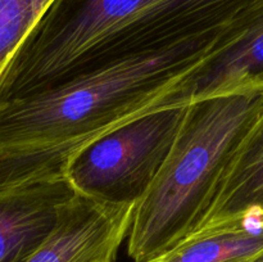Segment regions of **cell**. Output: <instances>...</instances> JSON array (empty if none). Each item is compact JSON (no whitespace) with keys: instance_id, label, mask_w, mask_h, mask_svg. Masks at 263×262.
Masks as SVG:
<instances>
[{"instance_id":"1","label":"cell","mask_w":263,"mask_h":262,"mask_svg":"<svg viewBox=\"0 0 263 262\" xmlns=\"http://www.w3.org/2000/svg\"><path fill=\"white\" fill-rule=\"evenodd\" d=\"M233 23L0 104V190L66 177L69 161L105 134L152 110L187 105L182 85L221 48Z\"/></svg>"},{"instance_id":"2","label":"cell","mask_w":263,"mask_h":262,"mask_svg":"<svg viewBox=\"0 0 263 262\" xmlns=\"http://www.w3.org/2000/svg\"><path fill=\"white\" fill-rule=\"evenodd\" d=\"M256 0H54L0 82V104L138 54L218 32Z\"/></svg>"},{"instance_id":"3","label":"cell","mask_w":263,"mask_h":262,"mask_svg":"<svg viewBox=\"0 0 263 262\" xmlns=\"http://www.w3.org/2000/svg\"><path fill=\"white\" fill-rule=\"evenodd\" d=\"M263 113V87H243L186 105L181 128L127 236L135 262H157L202 226L223 175Z\"/></svg>"},{"instance_id":"4","label":"cell","mask_w":263,"mask_h":262,"mask_svg":"<svg viewBox=\"0 0 263 262\" xmlns=\"http://www.w3.org/2000/svg\"><path fill=\"white\" fill-rule=\"evenodd\" d=\"M186 105L152 110L105 134L69 161L66 177L77 193L112 203H136L168 157Z\"/></svg>"},{"instance_id":"5","label":"cell","mask_w":263,"mask_h":262,"mask_svg":"<svg viewBox=\"0 0 263 262\" xmlns=\"http://www.w3.org/2000/svg\"><path fill=\"white\" fill-rule=\"evenodd\" d=\"M136 203H112L77 193L55 228L26 262H115L127 239Z\"/></svg>"},{"instance_id":"6","label":"cell","mask_w":263,"mask_h":262,"mask_svg":"<svg viewBox=\"0 0 263 262\" xmlns=\"http://www.w3.org/2000/svg\"><path fill=\"white\" fill-rule=\"evenodd\" d=\"M243 87H263V0H256L234 21L221 48L187 79L184 104Z\"/></svg>"},{"instance_id":"7","label":"cell","mask_w":263,"mask_h":262,"mask_svg":"<svg viewBox=\"0 0 263 262\" xmlns=\"http://www.w3.org/2000/svg\"><path fill=\"white\" fill-rule=\"evenodd\" d=\"M74 194L67 177L0 190V262H26L50 235Z\"/></svg>"},{"instance_id":"8","label":"cell","mask_w":263,"mask_h":262,"mask_svg":"<svg viewBox=\"0 0 263 262\" xmlns=\"http://www.w3.org/2000/svg\"><path fill=\"white\" fill-rule=\"evenodd\" d=\"M157 262H263V211L202 226Z\"/></svg>"},{"instance_id":"9","label":"cell","mask_w":263,"mask_h":262,"mask_svg":"<svg viewBox=\"0 0 263 262\" xmlns=\"http://www.w3.org/2000/svg\"><path fill=\"white\" fill-rule=\"evenodd\" d=\"M254 210L263 211V113L223 175L202 226Z\"/></svg>"},{"instance_id":"10","label":"cell","mask_w":263,"mask_h":262,"mask_svg":"<svg viewBox=\"0 0 263 262\" xmlns=\"http://www.w3.org/2000/svg\"><path fill=\"white\" fill-rule=\"evenodd\" d=\"M54 0H0V82L8 64Z\"/></svg>"}]
</instances>
